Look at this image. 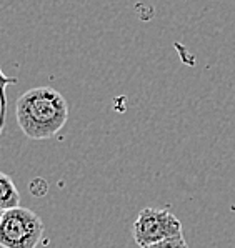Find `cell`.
Masks as SVG:
<instances>
[{"label":"cell","mask_w":235,"mask_h":248,"mask_svg":"<svg viewBox=\"0 0 235 248\" xmlns=\"http://www.w3.org/2000/svg\"><path fill=\"white\" fill-rule=\"evenodd\" d=\"M15 118L27 139L48 140L65 127L69 104L52 87H35L17 98Z\"/></svg>","instance_id":"obj_1"},{"label":"cell","mask_w":235,"mask_h":248,"mask_svg":"<svg viewBox=\"0 0 235 248\" xmlns=\"http://www.w3.org/2000/svg\"><path fill=\"white\" fill-rule=\"evenodd\" d=\"M44 232V222L33 210L25 207L5 210L0 222V247L37 248Z\"/></svg>","instance_id":"obj_2"},{"label":"cell","mask_w":235,"mask_h":248,"mask_svg":"<svg viewBox=\"0 0 235 248\" xmlns=\"http://www.w3.org/2000/svg\"><path fill=\"white\" fill-rule=\"evenodd\" d=\"M132 235L140 248L164 242L167 238L184 235L180 220L169 210L142 208L132 225Z\"/></svg>","instance_id":"obj_3"},{"label":"cell","mask_w":235,"mask_h":248,"mask_svg":"<svg viewBox=\"0 0 235 248\" xmlns=\"http://www.w3.org/2000/svg\"><path fill=\"white\" fill-rule=\"evenodd\" d=\"M15 207H20V193L12 178L0 171V210L5 212Z\"/></svg>","instance_id":"obj_4"},{"label":"cell","mask_w":235,"mask_h":248,"mask_svg":"<svg viewBox=\"0 0 235 248\" xmlns=\"http://www.w3.org/2000/svg\"><path fill=\"white\" fill-rule=\"evenodd\" d=\"M18 80L15 77H7L0 68V135H2L3 128H5V118H7V87L15 85Z\"/></svg>","instance_id":"obj_5"},{"label":"cell","mask_w":235,"mask_h":248,"mask_svg":"<svg viewBox=\"0 0 235 248\" xmlns=\"http://www.w3.org/2000/svg\"><path fill=\"white\" fill-rule=\"evenodd\" d=\"M145 248H188L187 242H185L184 235L173 236V238H167L164 242L154 243V245H149Z\"/></svg>","instance_id":"obj_6"},{"label":"cell","mask_w":235,"mask_h":248,"mask_svg":"<svg viewBox=\"0 0 235 248\" xmlns=\"http://www.w3.org/2000/svg\"><path fill=\"white\" fill-rule=\"evenodd\" d=\"M2 215H3V212L0 210V222H2Z\"/></svg>","instance_id":"obj_7"}]
</instances>
